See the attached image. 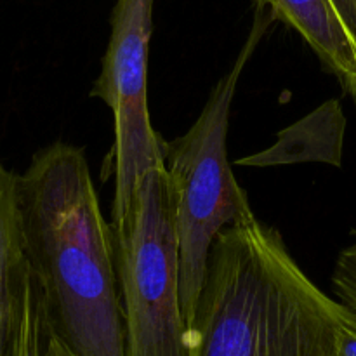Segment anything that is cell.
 <instances>
[{"instance_id": "3957f363", "label": "cell", "mask_w": 356, "mask_h": 356, "mask_svg": "<svg viewBox=\"0 0 356 356\" xmlns=\"http://www.w3.org/2000/svg\"><path fill=\"white\" fill-rule=\"evenodd\" d=\"M273 21L271 10L256 0L249 37L229 72L211 90L195 124L183 136L160 141L179 247L181 306L186 325L197 308L209 254L218 235L229 226L256 219L249 197L232 172L226 141L240 75Z\"/></svg>"}, {"instance_id": "7a4b0ae2", "label": "cell", "mask_w": 356, "mask_h": 356, "mask_svg": "<svg viewBox=\"0 0 356 356\" xmlns=\"http://www.w3.org/2000/svg\"><path fill=\"white\" fill-rule=\"evenodd\" d=\"M356 316L299 268L277 228H225L188 322L190 356H337Z\"/></svg>"}, {"instance_id": "ba28073f", "label": "cell", "mask_w": 356, "mask_h": 356, "mask_svg": "<svg viewBox=\"0 0 356 356\" xmlns=\"http://www.w3.org/2000/svg\"><path fill=\"white\" fill-rule=\"evenodd\" d=\"M346 117L337 99H330L313 113L278 134L266 152L236 160V165H285L292 162H323L341 165Z\"/></svg>"}, {"instance_id": "30bf717a", "label": "cell", "mask_w": 356, "mask_h": 356, "mask_svg": "<svg viewBox=\"0 0 356 356\" xmlns=\"http://www.w3.org/2000/svg\"><path fill=\"white\" fill-rule=\"evenodd\" d=\"M332 287L337 301L356 316V229L353 242L341 250L332 271Z\"/></svg>"}, {"instance_id": "4fadbf2b", "label": "cell", "mask_w": 356, "mask_h": 356, "mask_svg": "<svg viewBox=\"0 0 356 356\" xmlns=\"http://www.w3.org/2000/svg\"><path fill=\"white\" fill-rule=\"evenodd\" d=\"M45 356H73L70 353L68 348L65 344L59 343L47 329V348H45Z\"/></svg>"}, {"instance_id": "277c9868", "label": "cell", "mask_w": 356, "mask_h": 356, "mask_svg": "<svg viewBox=\"0 0 356 356\" xmlns=\"http://www.w3.org/2000/svg\"><path fill=\"white\" fill-rule=\"evenodd\" d=\"M125 356H190L181 306L179 247L165 167L146 170L111 222Z\"/></svg>"}, {"instance_id": "7c38bea8", "label": "cell", "mask_w": 356, "mask_h": 356, "mask_svg": "<svg viewBox=\"0 0 356 356\" xmlns=\"http://www.w3.org/2000/svg\"><path fill=\"white\" fill-rule=\"evenodd\" d=\"M337 356H356V318L341 329Z\"/></svg>"}, {"instance_id": "52a82bcc", "label": "cell", "mask_w": 356, "mask_h": 356, "mask_svg": "<svg viewBox=\"0 0 356 356\" xmlns=\"http://www.w3.org/2000/svg\"><path fill=\"white\" fill-rule=\"evenodd\" d=\"M275 19L294 28L322 65L356 99V45L330 0H261Z\"/></svg>"}, {"instance_id": "8fae6325", "label": "cell", "mask_w": 356, "mask_h": 356, "mask_svg": "<svg viewBox=\"0 0 356 356\" xmlns=\"http://www.w3.org/2000/svg\"><path fill=\"white\" fill-rule=\"evenodd\" d=\"M330 2H332L337 16L343 21L344 28L356 45V0H330Z\"/></svg>"}, {"instance_id": "5b68a950", "label": "cell", "mask_w": 356, "mask_h": 356, "mask_svg": "<svg viewBox=\"0 0 356 356\" xmlns=\"http://www.w3.org/2000/svg\"><path fill=\"white\" fill-rule=\"evenodd\" d=\"M155 0H117L111 10L110 40L90 97L113 113L115 143L103 167V179L115 176L111 222L120 219L146 170L163 165L162 136L148 110V58Z\"/></svg>"}, {"instance_id": "6da1fadb", "label": "cell", "mask_w": 356, "mask_h": 356, "mask_svg": "<svg viewBox=\"0 0 356 356\" xmlns=\"http://www.w3.org/2000/svg\"><path fill=\"white\" fill-rule=\"evenodd\" d=\"M16 186L49 332L73 356H125L113 229L83 148L56 141L38 149Z\"/></svg>"}, {"instance_id": "9c48e42d", "label": "cell", "mask_w": 356, "mask_h": 356, "mask_svg": "<svg viewBox=\"0 0 356 356\" xmlns=\"http://www.w3.org/2000/svg\"><path fill=\"white\" fill-rule=\"evenodd\" d=\"M47 348V322L40 289L31 277L24 305L23 325H21L17 356H45Z\"/></svg>"}, {"instance_id": "8992f818", "label": "cell", "mask_w": 356, "mask_h": 356, "mask_svg": "<svg viewBox=\"0 0 356 356\" xmlns=\"http://www.w3.org/2000/svg\"><path fill=\"white\" fill-rule=\"evenodd\" d=\"M16 176L0 163V356H17L31 282Z\"/></svg>"}]
</instances>
